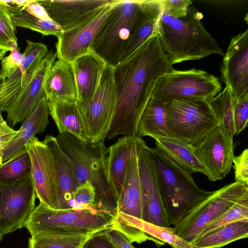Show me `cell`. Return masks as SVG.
Returning <instances> with one entry per match:
<instances>
[{"label":"cell","mask_w":248,"mask_h":248,"mask_svg":"<svg viewBox=\"0 0 248 248\" xmlns=\"http://www.w3.org/2000/svg\"><path fill=\"white\" fill-rule=\"evenodd\" d=\"M30 156L36 197L45 206L54 209L59 197V185L52 152L44 140L35 137L25 144Z\"/></svg>","instance_id":"5bb4252c"},{"label":"cell","mask_w":248,"mask_h":248,"mask_svg":"<svg viewBox=\"0 0 248 248\" xmlns=\"http://www.w3.org/2000/svg\"><path fill=\"white\" fill-rule=\"evenodd\" d=\"M140 229L147 234L171 246V248H196V246L175 234L173 228L155 225L142 220Z\"/></svg>","instance_id":"836d02e7"},{"label":"cell","mask_w":248,"mask_h":248,"mask_svg":"<svg viewBox=\"0 0 248 248\" xmlns=\"http://www.w3.org/2000/svg\"><path fill=\"white\" fill-rule=\"evenodd\" d=\"M116 99L113 68L106 65L93 97L79 110L88 141L97 142L106 139Z\"/></svg>","instance_id":"8fae6325"},{"label":"cell","mask_w":248,"mask_h":248,"mask_svg":"<svg viewBox=\"0 0 248 248\" xmlns=\"http://www.w3.org/2000/svg\"><path fill=\"white\" fill-rule=\"evenodd\" d=\"M49 114L59 133L66 132L87 141L81 116L76 102L48 101Z\"/></svg>","instance_id":"4316f807"},{"label":"cell","mask_w":248,"mask_h":248,"mask_svg":"<svg viewBox=\"0 0 248 248\" xmlns=\"http://www.w3.org/2000/svg\"><path fill=\"white\" fill-rule=\"evenodd\" d=\"M0 46L11 51L18 46L16 27L7 6L0 2Z\"/></svg>","instance_id":"e575fe53"},{"label":"cell","mask_w":248,"mask_h":248,"mask_svg":"<svg viewBox=\"0 0 248 248\" xmlns=\"http://www.w3.org/2000/svg\"><path fill=\"white\" fill-rule=\"evenodd\" d=\"M36 198L31 173L11 184H0V233L3 236L24 227Z\"/></svg>","instance_id":"7c38bea8"},{"label":"cell","mask_w":248,"mask_h":248,"mask_svg":"<svg viewBox=\"0 0 248 248\" xmlns=\"http://www.w3.org/2000/svg\"><path fill=\"white\" fill-rule=\"evenodd\" d=\"M53 154L58 174L59 193L54 209H66L74 207L73 194L80 186L72 163L60 147L55 137L47 135L44 140Z\"/></svg>","instance_id":"7402d4cb"},{"label":"cell","mask_w":248,"mask_h":248,"mask_svg":"<svg viewBox=\"0 0 248 248\" xmlns=\"http://www.w3.org/2000/svg\"><path fill=\"white\" fill-rule=\"evenodd\" d=\"M163 11L162 0H114L91 51L114 68L136 31L145 22L158 19Z\"/></svg>","instance_id":"7a4b0ae2"},{"label":"cell","mask_w":248,"mask_h":248,"mask_svg":"<svg viewBox=\"0 0 248 248\" xmlns=\"http://www.w3.org/2000/svg\"><path fill=\"white\" fill-rule=\"evenodd\" d=\"M221 89L218 78L204 70L173 69L159 78L150 97L166 104L185 98L210 101Z\"/></svg>","instance_id":"9c48e42d"},{"label":"cell","mask_w":248,"mask_h":248,"mask_svg":"<svg viewBox=\"0 0 248 248\" xmlns=\"http://www.w3.org/2000/svg\"><path fill=\"white\" fill-rule=\"evenodd\" d=\"M167 126L172 138L192 145L219 124L210 101L196 98L172 100L166 104Z\"/></svg>","instance_id":"52a82bcc"},{"label":"cell","mask_w":248,"mask_h":248,"mask_svg":"<svg viewBox=\"0 0 248 248\" xmlns=\"http://www.w3.org/2000/svg\"><path fill=\"white\" fill-rule=\"evenodd\" d=\"M113 218L96 208L75 206L54 209L39 203L24 227L31 235L40 232L70 233L90 237L112 228Z\"/></svg>","instance_id":"8992f818"},{"label":"cell","mask_w":248,"mask_h":248,"mask_svg":"<svg viewBox=\"0 0 248 248\" xmlns=\"http://www.w3.org/2000/svg\"><path fill=\"white\" fill-rule=\"evenodd\" d=\"M48 102L46 97L37 104L31 113L23 121L16 135L7 144L2 163L26 149L25 144L35 135L44 131L48 123Z\"/></svg>","instance_id":"cb8c5ba5"},{"label":"cell","mask_w":248,"mask_h":248,"mask_svg":"<svg viewBox=\"0 0 248 248\" xmlns=\"http://www.w3.org/2000/svg\"><path fill=\"white\" fill-rule=\"evenodd\" d=\"M221 80L235 100L248 96V30L234 35L224 55Z\"/></svg>","instance_id":"2e32d148"},{"label":"cell","mask_w":248,"mask_h":248,"mask_svg":"<svg viewBox=\"0 0 248 248\" xmlns=\"http://www.w3.org/2000/svg\"><path fill=\"white\" fill-rule=\"evenodd\" d=\"M104 232L88 237L80 248H115L106 236Z\"/></svg>","instance_id":"b9f144b4"},{"label":"cell","mask_w":248,"mask_h":248,"mask_svg":"<svg viewBox=\"0 0 248 248\" xmlns=\"http://www.w3.org/2000/svg\"><path fill=\"white\" fill-rule=\"evenodd\" d=\"M233 121L235 134L238 135L247 126L248 121V96L238 100L234 99Z\"/></svg>","instance_id":"f35d334b"},{"label":"cell","mask_w":248,"mask_h":248,"mask_svg":"<svg viewBox=\"0 0 248 248\" xmlns=\"http://www.w3.org/2000/svg\"><path fill=\"white\" fill-rule=\"evenodd\" d=\"M49 17L62 31L72 30L85 24L111 0H37Z\"/></svg>","instance_id":"ac0fdd59"},{"label":"cell","mask_w":248,"mask_h":248,"mask_svg":"<svg viewBox=\"0 0 248 248\" xmlns=\"http://www.w3.org/2000/svg\"><path fill=\"white\" fill-rule=\"evenodd\" d=\"M146 145L140 137L125 136L107 149L106 170L108 181L117 201L130 159Z\"/></svg>","instance_id":"ffe728a7"},{"label":"cell","mask_w":248,"mask_h":248,"mask_svg":"<svg viewBox=\"0 0 248 248\" xmlns=\"http://www.w3.org/2000/svg\"><path fill=\"white\" fill-rule=\"evenodd\" d=\"M166 104L150 97L140 117L136 136L172 137L167 126Z\"/></svg>","instance_id":"d4e9b609"},{"label":"cell","mask_w":248,"mask_h":248,"mask_svg":"<svg viewBox=\"0 0 248 248\" xmlns=\"http://www.w3.org/2000/svg\"><path fill=\"white\" fill-rule=\"evenodd\" d=\"M56 139L62 150L70 159L79 184L88 182L93 187L98 208L114 220L117 198L108 181L104 140L97 142L83 141L66 132L59 133Z\"/></svg>","instance_id":"277c9868"},{"label":"cell","mask_w":248,"mask_h":248,"mask_svg":"<svg viewBox=\"0 0 248 248\" xmlns=\"http://www.w3.org/2000/svg\"><path fill=\"white\" fill-rule=\"evenodd\" d=\"M31 171V158L26 149L0 165V184H13Z\"/></svg>","instance_id":"1f68e13d"},{"label":"cell","mask_w":248,"mask_h":248,"mask_svg":"<svg viewBox=\"0 0 248 248\" xmlns=\"http://www.w3.org/2000/svg\"><path fill=\"white\" fill-rule=\"evenodd\" d=\"M157 20L145 22L136 31L122 53L119 63L129 57L149 38L154 36V29Z\"/></svg>","instance_id":"d590c367"},{"label":"cell","mask_w":248,"mask_h":248,"mask_svg":"<svg viewBox=\"0 0 248 248\" xmlns=\"http://www.w3.org/2000/svg\"><path fill=\"white\" fill-rule=\"evenodd\" d=\"M248 237V218L222 226L197 239L196 248H219Z\"/></svg>","instance_id":"83f0119b"},{"label":"cell","mask_w":248,"mask_h":248,"mask_svg":"<svg viewBox=\"0 0 248 248\" xmlns=\"http://www.w3.org/2000/svg\"><path fill=\"white\" fill-rule=\"evenodd\" d=\"M147 149L155 166L169 222L174 226L214 191L200 188L191 174L177 166L157 147L147 146Z\"/></svg>","instance_id":"5b68a950"},{"label":"cell","mask_w":248,"mask_h":248,"mask_svg":"<svg viewBox=\"0 0 248 248\" xmlns=\"http://www.w3.org/2000/svg\"><path fill=\"white\" fill-rule=\"evenodd\" d=\"M72 199L74 207L83 206L98 209L95 189L88 182L80 185L74 192Z\"/></svg>","instance_id":"8d00e7d4"},{"label":"cell","mask_w":248,"mask_h":248,"mask_svg":"<svg viewBox=\"0 0 248 248\" xmlns=\"http://www.w3.org/2000/svg\"><path fill=\"white\" fill-rule=\"evenodd\" d=\"M114 0L85 24L63 31L56 37V57L58 59L72 62L78 58L91 52L96 34L114 5Z\"/></svg>","instance_id":"e0dca14e"},{"label":"cell","mask_w":248,"mask_h":248,"mask_svg":"<svg viewBox=\"0 0 248 248\" xmlns=\"http://www.w3.org/2000/svg\"><path fill=\"white\" fill-rule=\"evenodd\" d=\"M19 8L42 20L46 21L52 20L45 9L37 0H33L31 3Z\"/></svg>","instance_id":"ee69618b"},{"label":"cell","mask_w":248,"mask_h":248,"mask_svg":"<svg viewBox=\"0 0 248 248\" xmlns=\"http://www.w3.org/2000/svg\"><path fill=\"white\" fill-rule=\"evenodd\" d=\"M140 151L131 157L127 165L117 201L116 215L112 226V229L123 233L131 243L139 244L154 240L152 236L140 229L142 220L141 193L138 165Z\"/></svg>","instance_id":"30bf717a"},{"label":"cell","mask_w":248,"mask_h":248,"mask_svg":"<svg viewBox=\"0 0 248 248\" xmlns=\"http://www.w3.org/2000/svg\"><path fill=\"white\" fill-rule=\"evenodd\" d=\"M11 128L7 124H3L0 123V133L6 131Z\"/></svg>","instance_id":"bcb514c9"},{"label":"cell","mask_w":248,"mask_h":248,"mask_svg":"<svg viewBox=\"0 0 248 248\" xmlns=\"http://www.w3.org/2000/svg\"><path fill=\"white\" fill-rule=\"evenodd\" d=\"M0 123L3 124H7L6 122L3 120V119L2 117L1 111L0 110Z\"/></svg>","instance_id":"7dc6e473"},{"label":"cell","mask_w":248,"mask_h":248,"mask_svg":"<svg viewBox=\"0 0 248 248\" xmlns=\"http://www.w3.org/2000/svg\"><path fill=\"white\" fill-rule=\"evenodd\" d=\"M172 64L155 35L113 68L116 99L106 139L136 136L138 123L159 78Z\"/></svg>","instance_id":"6da1fadb"},{"label":"cell","mask_w":248,"mask_h":248,"mask_svg":"<svg viewBox=\"0 0 248 248\" xmlns=\"http://www.w3.org/2000/svg\"><path fill=\"white\" fill-rule=\"evenodd\" d=\"M44 90L48 101L77 102L78 92L71 63L55 61L47 74Z\"/></svg>","instance_id":"603a6c76"},{"label":"cell","mask_w":248,"mask_h":248,"mask_svg":"<svg viewBox=\"0 0 248 248\" xmlns=\"http://www.w3.org/2000/svg\"><path fill=\"white\" fill-rule=\"evenodd\" d=\"M247 195L248 184L236 181L214 191L174 226V233L193 244L207 224L221 216Z\"/></svg>","instance_id":"ba28073f"},{"label":"cell","mask_w":248,"mask_h":248,"mask_svg":"<svg viewBox=\"0 0 248 248\" xmlns=\"http://www.w3.org/2000/svg\"><path fill=\"white\" fill-rule=\"evenodd\" d=\"M142 203V220L170 228L161 195L155 166L147 146L138 155Z\"/></svg>","instance_id":"9a60e30c"},{"label":"cell","mask_w":248,"mask_h":248,"mask_svg":"<svg viewBox=\"0 0 248 248\" xmlns=\"http://www.w3.org/2000/svg\"><path fill=\"white\" fill-rule=\"evenodd\" d=\"M202 18L197 8L189 6L183 17L174 18L163 11L158 18L154 35L158 36L172 65L211 54L223 55L222 49L205 28Z\"/></svg>","instance_id":"3957f363"},{"label":"cell","mask_w":248,"mask_h":248,"mask_svg":"<svg viewBox=\"0 0 248 248\" xmlns=\"http://www.w3.org/2000/svg\"><path fill=\"white\" fill-rule=\"evenodd\" d=\"M164 11L174 18L185 16L192 2L188 0H162Z\"/></svg>","instance_id":"60d3db41"},{"label":"cell","mask_w":248,"mask_h":248,"mask_svg":"<svg viewBox=\"0 0 248 248\" xmlns=\"http://www.w3.org/2000/svg\"><path fill=\"white\" fill-rule=\"evenodd\" d=\"M22 58L20 49L16 46L10 51L8 56L2 58L0 71V81L4 82L21 65Z\"/></svg>","instance_id":"74e56055"},{"label":"cell","mask_w":248,"mask_h":248,"mask_svg":"<svg viewBox=\"0 0 248 248\" xmlns=\"http://www.w3.org/2000/svg\"><path fill=\"white\" fill-rule=\"evenodd\" d=\"M104 233L115 248H135L123 233L116 229L111 228Z\"/></svg>","instance_id":"7bdbcfd3"},{"label":"cell","mask_w":248,"mask_h":248,"mask_svg":"<svg viewBox=\"0 0 248 248\" xmlns=\"http://www.w3.org/2000/svg\"><path fill=\"white\" fill-rule=\"evenodd\" d=\"M191 146L210 181L222 180L230 172L234 156L233 140L220 125Z\"/></svg>","instance_id":"4fadbf2b"},{"label":"cell","mask_w":248,"mask_h":248,"mask_svg":"<svg viewBox=\"0 0 248 248\" xmlns=\"http://www.w3.org/2000/svg\"><path fill=\"white\" fill-rule=\"evenodd\" d=\"M211 108L218 124L232 138L235 134L233 121L234 99L230 89L226 86L210 101Z\"/></svg>","instance_id":"f546056e"},{"label":"cell","mask_w":248,"mask_h":248,"mask_svg":"<svg viewBox=\"0 0 248 248\" xmlns=\"http://www.w3.org/2000/svg\"><path fill=\"white\" fill-rule=\"evenodd\" d=\"M8 51H10L5 47L0 46V62Z\"/></svg>","instance_id":"f6af8a7d"},{"label":"cell","mask_w":248,"mask_h":248,"mask_svg":"<svg viewBox=\"0 0 248 248\" xmlns=\"http://www.w3.org/2000/svg\"><path fill=\"white\" fill-rule=\"evenodd\" d=\"M88 237L70 233L40 232L31 236L28 248H80Z\"/></svg>","instance_id":"f1b7e54d"},{"label":"cell","mask_w":248,"mask_h":248,"mask_svg":"<svg viewBox=\"0 0 248 248\" xmlns=\"http://www.w3.org/2000/svg\"><path fill=\"white\" fill-rule=\"evenodd\" d=\"M232 163L235 181L248 184V149L246 148L239 155H234Z\"/></svg>","instance_id":"ab89813d"},{"label":"cell","mask_w":248,"mask_h":248,"mask_svg":"<svg viewBox=\"0 0 248 248\" xmlns=\"http://www.w3.org/2000/svg\"><path fill=\"white\" fill-rule=\"evenodd\" d=\"M8 8L15 27L29 29L44 35L57 36L63 32L60 27L52 20H42L20 8L11 7Z\"/></svg>","instance_id":"4dcf8cb0"},{"label":"cell","mask_w":248,"mask_h":248,"mask_svg":"<svg viewBox=\"0 0 248 248\" xmlns=\"http://www.w3.org/2000/svg\"><path fill=\"white\" fill-rule=\"evenodd\" d=\"M76 82L79 110L93 97L98 85L106 63L91 51L71 62Z\"/></svg>","instance_id":"44dd1931"},{"label":"cell","mask_w":248,"mask_h":248,"mask_svg":"<svg viewBox=\"0 0 248 248\" xmlns=\"http://www.w3.org/2000/svg\"><path fill=\"white\" fill-rule=\"evenodd\" d=\"M154 139L156 147L186 172L191 175L196 172L206 175L191 145L169 137H156Z\"/></svg>","instance_id":"484cf974"},{"label":"cell","mask_w":248,"mask_h":248,"mask_svg":"<svg viewBox=\"0 0 248 248\" xmlns=\"http://www.w3.org/2000/svg\"><path fill=\"white\" fill-rule=\"evenodd\" d=\"M3 236L0 233V241L1 240Z\"/></svg>","instance_id":"c3c4849f"},{"label":"cell","mask_w":248,"mask_h":248,"mask_svg":"<svg viewBox=\"0 0 248 248\" xmlns=\"http://www.w3.org/2000/svg\"><path fill=\"white\" fill-rule=\"evenodd\" d=\"M245 218H248V195L242 197L225 213L207 224L197 239L222 226Z\"/></svg>","instance_id":"d6a6232c"},{"label":"cell","mask_w":248,"mask_h":248,"mask_svg":"<svg viewBox=\"0 0 248 248\" xmlns=\"http://www.w3.org/2000/svg\"><path fill=\"white\" fill-rule=\"evenodd\" d=\"M56 53L51 51L35 70L30 80L24 86L4 112L7 119L14 126L24 121L32 111L37 104L46 97L44 83L46 77L55 62Z\"/></svg>","instance_id":"d6986e66"},{"label":"cell","mask_w":248,"mask_h":248,"mask_svg":"<svg viewBox=\"0 0 248 248\" xmlns=\"http://www.w3.org/2000/svg\"><path fill=\"white\" fill-rule=\"evenodd\" d=\"M3 82H2V81H0V84L3 83Z\"/></svg>","instance_id":"681fc988"}]
</instances>
